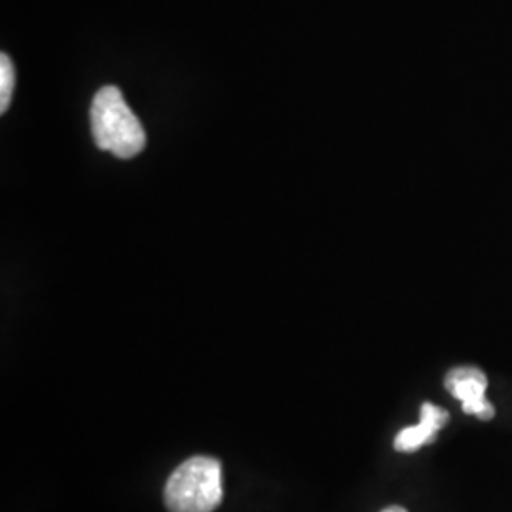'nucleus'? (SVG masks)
Returning <instances> with one entry per match:
<instances>
[{"label":"nucleus","instance_id":"1","mask_svg":"<svg viewBox=\"0 0 512 512\" xmlns=\"http://www.w3.org/2000/svg\"><path fill=\"white\" fill-rule=\"evenodd\" d=\"M90 122L95 145L122 160L137 156L147 145L143 124L126 105L122 92L114 86H105L95 93Z\"/></svg>","mask_w":512,"mask_h":512},{"label":"nucleus","instance_id":"2","mask_svg":"<svg viewBox=\"0 0 512 512\" xmlns=\"http://www.w3.org/2000/svg\"><path fill=\"white\" fill-rule=\"evenodd\" d=\"M169 512H213L222 501V467L219 461L196 456L181 463L165 484Z\"/></svg>","mask_w":512,"mask_h":512},{"label":"nucleus","instance_id":"3","mask_svg":"<svg viewBox=\"0 0 512 512\" xmlns=\"http://www.w3.org/2000/svg\"><path fill=\"white\" fill-rule=\"evenodd\" d=\"M446 389L458 399L465 414L476 416L478 420L490 421L495 416V408L486 399L488 376L478 366L463 365L452 368L444 380Z\"/></svg>","mask_w":512,"mask_h":512},{"label":"nucleus","instance_id":"4","mask_svg":"<svg viewBox=\"0 0 512 512\" xmlns=\"http://www.w3.org/2000/svg\"><path fill=\"white\" fill-rule=\"evenodd\" d=\"M448 418H450L448 412L442 410L437 404H421L420 423L406 427L395 437V450L410 454L427 444H433Z\"/></svg>","mask_w":512,"mask_h":512},{"label":"nucleus","instance_id":"5","mask_svg":"<svg viewBox=\"0 0 512 512\" xmlns=\"http://www.w3.org/2000/svg\"><path fill=\"white\" fill-rule=\"evenodd\" d=\"M14 84H16L14 65L8 55L2 54L0 55V112H6L10 107Z\"/></svg>","mask_w":512,"mask_h":512},{"label":"nucleus","instance_id":"6","mask_svg":"<svg viewBox=\"0 0 512 512\" xmlns=\"http://www.w3.org/2000/svg\"><path fill=\"white\" fill-rule=\"evenodd\" d=\"M382 512H408L406 509H403V507H397V505H393V507H387V509H384Z\"/></svg>","mask_w":512,"mask_h":512}]
</instances>
